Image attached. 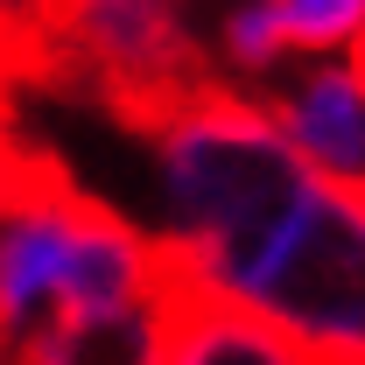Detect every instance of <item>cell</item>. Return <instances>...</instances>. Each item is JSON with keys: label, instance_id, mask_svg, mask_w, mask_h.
I'll list each match as a JSON object with an SVG mask.
<instances>
[{"label": "cell", "instance_id": "obj_12", "mask_svg": "<svg viewBox=\"0 0 365 365\" xmlns=\"http://www.w3.org/2000/svg\"><path fill=\"white\" fill-rule=\"evenodd\" d=\"M351 63H359V71H365V36H359V49H351Z\"/></svg>", "mask_w": 365, "mask_h": 365}, {"label": "cell", "instance_id": "obj_4", "mask_svg": "<svg viewBox=\"0 0 365 365\" xmlns=\"http://www.w3.org/2000/svg\"><path fill=\"white\" fill-rule=\"evenodd\" d=\"M36 78H63L113 120L140 127L211 85L204 0H49Z\"/></svg>", "mask_w": 365, "mask_h": 365}, {"label": "cell", "instance_id": "obj_11", "mask_svg": "<svg viewBox=\"0 0 365 365\" xmlns=\"http://www.w3.org/2000/svg\"><path fill=\"white\" fill-rule=\"evenodd\" d=\"M7 91H14V85H0V197H7V190L21 182V169H29V155H36L29 140L14 134V113H7Z\"/></svg>", "mask_w": 365, "mask_h": 365}, {"label": "cell", "instance_id": "obj_5", "mask_svg": "<svg viewBox=\"0 0 365 365\" xmlns=\"http://www.w3.org/2000/svg\"><path fill=\"white\" fill-rule=\"evenodd\" d=\"M253 98L309 182L365 190V71L351 56H295Z\"/></svg>", "mask_w": 365, "mask_h": 365}, {"label": "cell", "instance_id": "obj_1", "mask_svg": "<svg viewBox=\"0 0 365 365\" xmlns=\"http://www.w3.org/2000/svg\"><path fill=\"white\" fill-rule=\"evenodd\" d=\"M134 134L148 148V232L190 295L253 253L309 182L281 148L267 106L232 85H197L190 98L148 113Z\"/></svg>", "mask_w": 365, "mask_h": 365}, {"label": "cell", "instance_id": "obj_2", "mask_svg": "<svg viewBox=\"0 0 365 365\" xmlns=\"http://www.w3.org/2000/svg\"><path fill=\"white\" fill-rule=\"evenodd\" d=\"M169 281L176 274L140 218L71 182L49 155H29L21 182L0 197V359L56 317L120 309Z\"/></svg>", "mask_w": 365, "mask_h": 365}, {"label": "cell", "instance_id": "obj_7", "mask_svg": "<svg viewBox=\"0 0 365 365\" xmlns=\"http://www.w3.org/2000/svg\"><path fill=\"white\" fill-rule=\"evenodd\" d=\"M162 365H317V359H309L302 344H288L274 323H260L253 309L176 288Z\"/></svg>", "mask_w": 365, "mask_h": 365}, {"label": "cell", "instance_id": "obj_10", "mask_svg": "<svg viewBox=\"0 0 365 365\" xmlns=\"http://www.w3.org/2000/svg\"><path fill=\"white\" fill-rule=\"evenodd\" d=\"M43 14H49V0H0V85L36 78V56H43Z\"/></svg>", "mask_w": 365, "mask_h": 365}, {"label": "cell", "instance_id": "obj_6", "mask_svg": "<svg viewBox=\"0 0 365 365\" xmlns=\"http://www.w3.org/2000/svg\"><path fill=\"white\" fill-rule=\"evenodd\" d=\"M169 309H176V281L162 295L120 302V309H85V317L43 323L14 359L21 365H162V351H169Z\"/></svg>", "mask_w": 365, "mask_h": 365}, {"label": "cell", "instance_id": "obj_3", "mask_svg": "<svg viewBox=\"0 0 365 365\" xmlns=\"http://www.w3.org/2000/svg\"><path fill=\"white\" fill-rule=\"evenodd\" d=\"M204 295L253 309L317 365H365V190L302 182Z\"/></svg>", "mask_w": 365, "mask_h": 365}, {"label": "cell", "instance_id": "obj_9", "mask_svg": "<svg viewBox=\"0 0 365 365\" xmlns=\"http://www.w3.org/2000/svg\"><path fill=\"white\" fill-rule=\"evenodd\" d=\"M295 56H351L365 36V0H274Z\"/></svg>", "mask_w": 365, "mask_h": 365}, {"label": "cell", "instance_id": "obj_13", "mask_svg": "<svg viewBox=\"0 0 365 365\" xmlns=\"http://www.w3.org/2000/svg\"><path fill=\"white\" fill-rule=\"evenodd\" d=\"M0 365H21V359H0Z\"/></svg>", "mask_w": 365, "mask_h": 365}, {"label": "cell", "instance_id": "obj_8", "mask_svg": "<svg viewBox=\"0 0 365 365\" xmlns=\"http://www.w3.org/2000/svg\"><path fill=\"white\" fill-rule=\"evenodd\" d=\"M204 63H211V85L267 91L295 63L274 0H204Z\"/></svg>", "mask_w": 365, "mask_h": 365}]
</instances>
